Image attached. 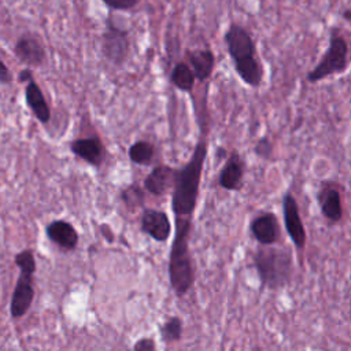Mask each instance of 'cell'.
Here are the masks:
<instances>
[{"instance_id":"cell-28","label":"cell","mask_w":351,"mask_h":351,"mask_svg":"<svg viewBox=\"0 0 351 351\" xmlns=\"http://www.w3.org/2000/svg\"><path fill=\"white\" fill-rule=\"evenodd\" d=\"M341 18L346 21V22H351V10L347 7L344 8V11L341 12Z\"/></svg>"},{"instance_id":"cell-10","label":"cell","mask_w":351,"mask_h":351,"mask_svg":"<svg viewBox=\"0 0 351 351\" xmlns=\"http://www.w3.org/2000/svg\"><path fill=\"white\" fill-rule=\"evenodd\" d=\"M70 151L77 158L96 167L103 163L106 156V147L101 138L96 134L74 138L73 141H70Z\"/></svg>"},{"instance_id":"cell-13","label":"cell","mask_w":351,"mask_h":351,"mask_svg":"<svg viewBox=\"0 0 351 351\" xmlns=\"http://www.w3.org/2000/svg\"><path fill=\"white\" fill-rule=\"evenodd\" d=\"M250 230L261 245H273L281 232L277 217L270 211L256 215L250 223Z\"/></svg>"},{"instance_id":"cell-8","label":"cell","mask_w":351,"mask_h":351,"mask_svg":"<svg viewBox=\"0 0 351 351\" xmlns=\"http://www.w3.org/2000/svg\"><path fill=\"white\" fill-rule=\"evenodd\" d=\"M15 58L29 69H37L47 62V49L43 41L33 33L21 34L14 44Z\"/></svg>"},{"instance_id":"cell-3","label":"cell","mask_w":351,"mask_h":351,"mask_svg":"<svg viewBox=\"0 0 351 351\" xmlns=\"http://www.w3.org/2000/svg\"><path fill=\"white\" fill-rule=\"evenodd\" d=\"M192 219L176 218V236L169 255L170 285L177 296L189 292L195 282V269L189 250Z\"/></svg>"},{"instance_id":"cell-18","label":"cell","mask_w":351,"mask_h":351,"mask_svg":"<svg viewBox=\"0 0 351 351\" xmlns=\"http://www.w3.org/2000/svg\"><path fill=\"white\" fill-rule=\"evenodd\" d=\"M169 82L178 90L184 93H192L196 85V78L193 75L192 69L185 60H178L173 64L170 74H169Z\"/></svg>"},{"instance_id":"cell-14","label":"cell","mask_w":351,"mask_h":351,"mask_svg":"<svg viewBox=\"0 0 351 351\" xmlns=\"http://www.w3.org/2000/svg\"><path fill=\"white\" fill-rule=\"evenodd\" d=\"M244 160L237 151H232L226 155L225 165L221 169L218 184L226 191H239L243 186L244 180Z\"/></svg>"},{"instance_id":"cell-17","label":"cell","mask_w":351,"mask_h":351,"mask_svg":"<svg viewBox=\"0 0 351 351\" xmlns=\"http://www.w3.org/2000/svg\"><path fill=\"white\" fill-rule=\"evenodd\" d=\"M176 170L167 165L155 166L144 178V188L154 196H162L167 193L174 182Z\"/></svg>"},{"instance_id":"cell-2","label":"cell","mask_w":351,"mask_h":351,"mask_svg":"<svg viewBox=\"0 0 351 351\" xmlns=\"http://www.w3.org/2000/svg\"><path fill=\"white\" fill-rule=\"evenodd\" d=\"M206 158L207 141L200 138L196 143L188 163L176 170V177L171 186V210L174 213V218L192 219L197 204Z\"/></svg>"},{"instance_id":"cell-15","label":"cell","mask_w":351,"mask_h":351,"mask_svg":"<svg viewBox=\"0 0 351 351\" xmlns=\"http://www.w3.org/2000/svg\"><path fill=\"white\" fill-rule=\"evenodd\" d=\"M25 101L40 123L47 125L51 121L49 104L41 86L36 82L34 78L25 84Z\"/></svg>"},{"instance_id":"cell-19","label":"cell","mask_w":351,"mask_h":351,"mask_svg":"<svg viewBox=\"0 0 351 351\" xmlns=\"http://www.w3.org/2000/svg\"><path fill=\"white\" fill-rule=\"evenodd\" d=\"M319 204L324 217L332 222H339L343 217L340 192L336 188H326L319 193Z\"/></svg>"},{"instance_id":"cell-12","label":"cell","mask_w":351,"mask_h":351,"mask_svg":"<svg viewBox=\"0 0 351 351\" xmlns=\"http://www.w3.org/2000/svg\"><path fill=\"white\" fill-rule=\"evenodd\" d=\"M185 62L192 69L197 82L206 84L210 81L215 69V53L211 48L185 49Z\"/></svg>"},{"instance_id":"cell-25","label":"cell","mask_w":351,"mask_h":351,"mask_svg":"<svg viewBox=\"0 0 351 351\" xmlns=\"http://www.w3.org/2000/svg\"><path fill=\"white\" fill-rule=\"evenodd\" d=\"M133 351H156V343L151 337H141L134 343Z\"/></svg>"},{"instance_id":"cell-22","label":"cell","mask_w":351,"mask_h":351,"mask_svg":"<svg viewBox=\"0 0 351 351\" xmlns=\"http://www.w3.org/2000/svg\"><path fill=\"white\" fill-rule=\"evenodd\" d=\"M122 200L130 206V207H137L141 206L144 202V193L140 186L137 185H130L122 192Z\"/></svg>"},{"instance_id":"cell-27","label":"cell","mask_w":351,"mask_h":351,"mask_svg":"<svg viewBox=\"0 0 351 351\" xmlns=\"http://www.w3.org/2000/svg\"><path fill=\"white\" fill-rule=\"evenodd\" d=\"M34 78V74H33V69H29V67H25L22 69L19 73H18V81L21 84H26L27 81L33 80Z\"/></svg>"},{"instance_id":"cell-7","label":"cell","mask_w":351,"mask_h":351,"mask_svg":"<svg viewBox=\"0 0 351 351\" xmlns=\"http://www.w3.org/2000/svg\"><path fill=\"white\" fill-rule=\"evenodd\" d=\"M130 48V30L118 25L112 14H108L100 34V53L103 59L114 67H122L129 59Z\"/></svg>"},{"instance_id":"cell-20","label":"cell","mask_w":351,"mask_h":351,"mask_svg":"<svg viewBox=\"0 0 351 351\" xmlns=\"http://www.w3.org/2000/svg\"><path fill=\"white\" fill-rule=\"evenodd\" d=\"M154 155H155V147L152 143L147 140H137L128 149V156L130 162L140 166L149 165L154 159Z\"/></svg>"},{"instance_id":"cell-9","label":"cell","mask_w":351,"mask_h":351,"mask_svg":"<svg viewBox=\"0 0 351 351\" xmlns=\"http://www.w3.org/2000/svg\"><path fill=\"white\" fill-rule=\"evenodd\" d=\"M282 214H284L285 229L288 232L289 239L292 240V243L298 250H303L306 245L307 236L303 226V221L300 218L298 202L291 193H287L282 197Z\"/></svg>"},{"instance_id":"cell-6","label":"cell","mask_w":351,"mask_h":351,"mask_svg":"<svg viewBox=\"0 0 351 351\" xmlns=\"http://www.w3.org/2000/svg\"><path fill=\"white\" fill-rule=\"evenodd\" d=\"M14 262L19 267V276L12 291L10 313L12 318H21L29 311L34 299L33 277L36 273V258L33 251L26 248L14 256Z\"/></svg>"},{"instance_id":"cell-5","label":"cell","mask_w":351,"mask_h":351,"mask_svg":"<svg viewBox=\"0 0 351 351\" xmlns=\"http://www.w3.org/2000/svg\"><path fill=\"white\" fill-rule=\"evenodd\" d=\"M350 66V45L346 36L337 29H332L329 43L318 63L306 74L310 84L321 82L336 74H343Z\"/></svg>"},{"instance_id":"cell-16","label":"cell","mask_w":351,"mask_h":351,"mask_svg":"<svg viewBox=\"0 0 351 351\" xmlns=\"http://www.w3.org/2000/svg\"><path fill=\"white\" fill-rule=\"evenodd\" d=\"M47 237L64 251H74L78 245V232L75 228L63 219H55L45 228Z\"/></svg>"},{"instance_id":"cell-26","label":"cell","mask_w":351,"mask_h":351,"mask_svg":"<svg viewBox=\"0 0 351 351\" xmlns=\"http://www.w3.org/2000/svg\"><path fill=\"white\" fill-rule=\"evenodd\" d=\"M14 80V75L11 73V70L8 69V66L0 59V84L1 85H8L11 84Z\"/></svg>"},{"instance_id":"cell-21","label":"cell","mask_w":351,"mask_h":351,"mask_svg":"<svg viewBox=\"0 0 351 351\" xmlns=\"http://www.w3.org/2000/svg\"><path fill=\"white\" fill-rule=\"evenodd\" d=\"M182 335V319L177 315L167 318L160 326L162 340L166 343H176Z\"/></svg>"},{"instance_id":"cell-1","label":"cell","mask_w":351,"mask_h":351,"mask_svg":"<svg viewBox=\"0 0 351 351\" xmlns=\"http://www.w3.org/2000/svg\"><path fill=\"white\" fill-rule=\"evenodd\" d=\"M223 43L240 81L250 88H259L263 84L265 69L251 32L241 23L232 22L223 33Z\"/></svg>"},{"instance_id":"cell-24","label":"cell","mask_w":351,"mask_h":351,"mask_svg":"<svg viewBox=\"0 0 351 351\" xmlns=\"http://www.w3.org/2000/svg\"><path fill=\"white\" fill-rule=\"evenodd\" d=\"M101 1L111 11H130L140 4V0H101Z\"/></svg>"},{"instance_id":"cell-4","label":"cell","mask_w":351,"mask_h":351,"mask_svg":"<svg viewBox=\"0 0 351 351\" xmlns=\"http://www.w3.org/2000/svg\"><path fill=\"white\" fill-rule=\"evenodd\" d=\"M261 284L269 289L284 288L293 274V259L282 247L262 245L254 255Z\"/></svg>"},{"instance_id":"cell-23","label":"cell","mask_w":351,"mask_h":351,"mask_svg":"<svg viewBox=\"0 0 351 351\" xmlns=\"http://www.w3.org/2000/svg\"><path fill=\"white\" fill-rule=\"evenodd\" d=\"M254 154L262 159H269L273 155V143L269 137H261L254 145Z\"/></svg>"},{"instance_id":"cell-11","label":"cell","mask_w":351,"mask_h":351,"mask_svg":"<svg viewBox=\"0 0 351 351\" xmlns=\"http://www.w3.org/2000/svg\"><path fill=\"white\" fill-rule=\"evenodd\" d=\"M140 229L155 241H166L171 234V223L165 211L145 208L140 217Z\"/></svg>"}]
</instances>
